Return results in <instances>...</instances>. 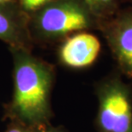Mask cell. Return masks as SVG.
<instances>
[{
    "label": "cell",
    "instance_id": "cell-11",
    "mask_svg": "<svg viewBox=\"0 0 132 132\" xmlns=\"http://www.w3.org/2000/svg\"><path fill=\"white\" fill-rule=\"evenodd\" d=\"M16 0H0V4H5V3H10V2H15Z\"/></svg>",
    "mask_w": 132,
    "mask_h": 132
},
{
    "label": "cell",
    "instance_id": "cell-9",
    "mask_svg": "<svg viewBox=\"0 0 132 132\" xmlns=\"http://www.w3.org/2000/svg\"><path fill=\"white\" fill-rule=\"evenodd\" d=\"M55 0H16V3L28 15Z\"/></svg>",
    "mask_w": 132,
    "mask_h": 132
},
{
    "label": "cell",
    "instance_id": "cell-5",
    "mask_svg": "<svg viewBox=\"0 0 132 132\" xmlns=\"http://www.w3.org/2000/svg\"><path fill=\"white\" fill-rule=\"evenodd\" d=\"M100 50V39L93 34L82 31L63 39L57 49V59L68 69L84 70L96 62Z\"/></svg>",
    "mask_w": 132,
    "mask_h": 132
},
{
    "label": "cell",
    "instance_id": "cell-2",
    "mask_svg": "<svg viewBox=\"0 0 132 132\" xmlns=\"http://www.w3.org/2000/svg\"><path fill=\"white\" fill-rule=\"evenodd\" d=\"M98 19L79 0H55L29 15L34 43L60 41L75 33L98 28Z\"/></svg>",
    "mask_w": 132,
    "mask_h": 132
},
{
    "label": "cell",
    "instance_id": "cell-1",
    "mask_svg": "<svg viewBox=\"0 0 132 132\" xmlns=\"http://www.w3.org/2000/svg\"><path fill=\"white\" fill-rule=\"evenodd\" d=\"M9 49L13 61V93L11 100L4 105L3 119L37 126L51 125L55 66L34 56L30 50Z\"/></svg>",
    "mask_w": 132,
    "mask_h": 132
},
{
    "label": "cell",
    "instance_id": "cell-4",
    "mask_svg": "<svg viewBox=\"0 0 132 132\" xmlns=\"http://www.w3.org/2000/svg\"><path fill=\"white\" fill-rule=\"evenodd\" d=\"M117 70L132 78V9L119 10L112 17L99 22Z\"/></svg>",
    "mask_w": 132,
    "mask_h": 132
},
{
    "label": "cell",
    "instance_id": "cell-8",
    "mask_svg": "<svg viewBox=\"0 0 132 132\" xmlns=\"http://www.w3.org/2000/svg\"><path fill=\"white\" fill-rule=\"evenodd\" d=\"M46 127L28 125L19 121H9L6 129L3 132H44Z\"/></svg>",
    "mask_w": 132,
    "mask_h": 132
},
{
    "label": "cell",
    "instance_id": "cell-7",
    "mask_svg": "<svg viewBox=\"0 0 132 132\" xmlns=\"http://www.w3.org/2000/svg\"><path fill=\"white\" fill-rule=\"evenodd\" d=\"M90 12L98 19L99 22L112 17L119 10L121 0H79Z\"/></svg>",
    "mask_w": 132,
    "mask_h": 132
},
{
    "label": "cell",
    "instance_id": "cell-6",
    "mask_svg": "<svg viewBox=\"0 0 132 132\" xmlns=\"http://www.w3.org/2000/svg\"><path fill=\"white\" fill-rule=\"evenodd\" d=\"M29 15L16 1L0 4V40L9 47H17L32 51L34 41L31 38Z\"/></svg>",
    "mask_w": 132,
    "mask_h": 132
},
{
    "label": "cell",
    "instance_id": "cell-10",
    "mask_svg": "<svg viewBox=\"0 0 132 132\" xmlns=\"http://www.w3.org/2000/svg\"><path fill=\"white\" fill-rule=\"evenodd\" d=\"M44 132H68V130L62 125L53 126L51 123V125H47L46 127L45 128Z\"/></svg>",
    "mask_w": 132,
    "mask_h": 132
},
{
    "label": "cell",
    "instance_id": "cell-3",
    "mask_svg": "<svg viewBox=\"0 0 132 132\" xmlns=\"http://www.w3.org/2000/svg\"><path fill=\"white\" fill-rule=\"evenodd\" d=\"M96 132H132V85L118 70L94 83Z\"/></svg>",
    "mask_w": 132,
    "mask_h": 132
}]
</instances>
